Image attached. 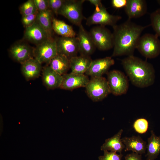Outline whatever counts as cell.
<instances>
[{"mask_svg":"<svg viewBox=\"0 0 160 160\" xmlns=\"http://www.w3.org/2000/svg\"><path fill=\"white\" fill-rule=\"evenodd\" d=\"M49 66L55 71L63 76L70 68L69 59L65 56L57 53L50 61Z\"/></svg>","mask_w":160,"mask_h":160,"instance_id":"obj_22","label":"cell"},{"mask_svg":"<svg viewBox=\"0 0 160 160\" xmlns=\"http://www.w3.org/2000/svg\"><path fill=\"white\" fill-rule=\"evenodd\" d=\"M124 9L128 19L131 20L145 15L147 12V4L144 0H127Z\"/></svg>","mask_w":160,"mask_h":160,"instance_id":"obj_16","label":"cell"},{"mask_svg":"<svg viewBox=\"0 0 160 160\" xmlns=\"http://www.w3.org/2000/svg\"><path fill=\"white\" fill-rule=\"evenodd\" d=\"M149 25H137L128 19L113 27V49L111 57L133 55L141 33Z\"/></svg>","mask_w":160,"mask_h":160,"instance_id":"obj_1","label":"cell"},{"mask_svg":"<svg viewBox=\"0 0 160 160\" xmlns=\"http://www.w3.org/2000/svg\"><path fill=\"white\" fill-rule=\"evenodd\" d=\"M63 79L60 88L66 90H72L81 87H85L89 79L84 74H79L71 72L63 76Z\"/></svg>","mask_w":160,"mask_h":160,"instance_id":"obj_12","label":"cell"},{"mask_svg":"<svg viewBox=\"0 0 160 160\" xmlns=\"http://www.w3.org/2000/svg\"><path fill=\"white\" fill-rule=\"evenodd\" d=\"M114 63V60L111 57L92 60L85 73L91 77L102 76L103 74L108 72L110 67Z\"/></svg>","mask_w":160,"mask_h":160,"instance_id":"obj_11","label":"cell"},{"mask_svg":"<svg viewBox=\"0 0 160 160\" xmlns=\"http://www.w3.org/2000/svg\"><path fill=\"white\" fill-rule=\"evenodd\" d=\"M21 64V71L26 80L34 79L40 75L41 64L34 57L28 59Z\"/></svg>","mask_w":160,"mask_h":160,"instance_id":"obj_18","label":"cell"},{"mask_svg":"<svg viewBox=\"0 0 160 160\" xmlns=\"http://www.w3.org/2000/svg\"><path fill=\"white\" fill-rule=\"evenodd\" d=\"M89 33L96 47L99 49L105 51L113 47V33L105 26L99 25L94 27Z\"/></svg>","mask_w":160,"mask_h":160,"instance_id":"obj_6","label":"cell"},{"mask_svg":"<svg viewBox=\"0 0 160 160\" xmlns=\"http://www.w3.org/2000/svg\"><path fill=\"white\" fill-rule=\"evenodd\" d=\"M121 63L131 83L135 86L143 88L154 83L155 71L151 63L133 55L123 59Z\"/></svg>","mask_w":160,"mask_h":160,"instance_id":"obj_2","label":"cell"},{"mask_svg":"<svg viewBox=\"0 0 160 160\" xmlns=\"http://www.w3.org/2000/svg\"><path fill=\"white\" fill-rule=\"evenodd\" d=\"M53 12L50 9L45 11L39 12L37 21L44 29L49 36L52 38Z\"/></svg>","mask_w":160,"mask_h":160,"instance_id":"obj_25","label":"cell"},{"mask_svg":"<svg viewBox=\"0 0 160 160\" xmlns=\"http://www.w3.org/2000/svg\"><path fill=\"white\" fill-rule=\"evenodd\" d=\"M38 12L45 11L49 9L48 0H34Z\"/></svg>","mask_w":160,"mask_h":160,"instance_id":"obj_32","label":"cell"},{"mask_svg":"<svg viewBox=\"0 0 160 160\" xmlns=\"http://www.w3.org/2000/svg\"><path fill=\"white\" fill-rule=\"evenodd\" d=\"M22 16H26L38 12L34 0H28L22 4L20 7Z\"/></svg>","mask_w":160,"mask_h":160,"instance_id":"obj_26","label":"cell"},{"mask_svg":"<svg viewBox=\"0 0 160 160\" xmlns=\"http://www.w3.org/2000/svg\"><path fill=\"white\" fill-rule=\"evenodd\" d=\"M57 53L55 39L52 38L36 45L34 48L33 57L41 64H49Z\"/></svg>","mask_w":160,"mask_h":160,"instance_id":"obj_9","label":"cell"},{"mask_svg":"<svg viewBox=\"0 0 160 160\" xmlns=\"http://www.w3.org/2000/svg\"><path fill=\"white\" fill-rule=\"evenodd\" d=\"M52 28L55 33L61 37H76V34L72 27L63 21L53 18Z\"/></svg>","mask_w":160,"mask_h":160,"instance_id":"obj_24","label":"cell"},{"mask_svg":"<svg viewBox=\"0 0 160 160\" xmlns=\"http://www.w3.org/2000/svg\"><path fill=\"white\" fill-rule=\"evenodd\" d=\"M125 160H142L141 155L134 152L127 154Z\"/></svg>","mask_w":160,"mask_h":160,"instance_id":"obj_34","label":"cell"},{"mask_svg":"<svg viewBox=\"0 0 160 160\" xmlns=\"http://www.w3.org/2000/svg\"><path fill=\"white\" fill-rule=\"evenodd\" d=\"M107 81L111 93L115 96L126 94L128 89L129 81L127 77L121 71L113 70L107 73Z\"/></svg>","mask_w":160,"mask_h":160,"instance_id":"obj_7","label":"cell"},{"mask_svg":"<svg viewBox=\"0 0 160 160\" xmlns=\"http://www.w3.org/2000/svg\"><path fill=\"white\" fill-rule=\"evenodd\" d=\"M147 140V159L154 160L160 153V136H156L154 132L151 130V135Z\"/></svg>","mask_w":160,"mask_h":160,"instance_id":"obj_23","label":"cell"},{"mask_svg":"<svg viewBox=\"0 0 160 160\" xmlns=\"http://www.w3.org/2000/svg\"><path fill=\"white\" fill-rule=\"evenodd\" d=\"M91 4L95 7V8L99 7L103 5L101 1L100 0H88Z\"/></svg>","mask_w":160,"mask_h":160,"instance_id":"obj_35","label":"cell"},{"mask_svg":"<svg viewBox=\"0 0 160 160\" xmlns=\"http://www.w3.org/2000/svg\"><path fill=\"white\" fill-rule=\"evenodd\" d=\"M49 9L56 15L63 5L65 0H48Z\"/></svg>","mask_w":160,"mask_h":160,"instance_id":"obj_31","label":"cell"},{"mask_svg":"<svg viewBox=\"0 0 160 160\" xmlns=\"http://www.w3.org/2000/svg\"><path fill=\"white\" fill-rule=\"evenodd\" d=\"M157 2L160 5V0H157Z\"/></svg>","mask_w":160,"mask_h":160,"instance_id":"obj_36","label":"cell"},{"mask_svg":"<svg viewBox=\"0 0 160 160\" xmlns=\"http://www.w3.org/2000/svg\"><path fill=\"white\" fill-rule=\"evenodd\" d=\"M55 40L58 53L64 55L69 59L77 56L79 47L77 37H61Z\"/></svg>","mask_w":160,"mask_h":160,"instance_id":"obj_10","label":"cell"},{"mask_svg":"<svg viewBox=\"0 0 160 160\" xmlns=\"http://www.w3.org/2000/svg\"><path fill=\"white\" fill-rule=\"evenodd\" d=\"M85 88L87 95L94 102L102 100L111 93L107 80L102 76L91 77Z\"/></svg>","mask_w":160,"mask_h":160,"instance_id":"obj_4","label":"cell"},{"mask_svg":"<svg viewBox=\"0 0 160 160\" xmlns=\"http://www.w3.org/2000/svg\"><path fill=\"white\" fill-rule=\"evenodd\" d=\"M38 11L33 14L22 16V22L25 28L33 24L37 20Z\"/></svg>","mask_w":160,"mask_h":160,"instance_id":"obj_30","label":"cell"},{"mask_svg":"<svg viewBox=\"0 0 160 160\" xmlns=\"http://www.w3.org/2000/svg\"><path fill=\"white\" fill-rule=\"evenodd\" d=\"M121 140L125 146V151H132L141 155L145 153L146 143L140 136L124 137L121 138Z\"/></svg>","mask_w":160,"mask_h":160,"instance_id":"obj_19","label":"cell"},{"mask_svg":"<svg viewBox=\"0 0 160 160\" xmlns=\"http://www.w3.org/2000/svg\"><path fill=\"white\" fill-rule=\"evenodd\" d=\"M84 0H65L59 10L58 14L69 20L73 24L79 27L81 25L84 18L82 11Z\"/></svg>","mask_w":160,"mask_h":160,"instance_id":"obj_5","label":"cell"},{"mask_svg":"<svg viewBox=\"0 0 160 160\" xmlns=\"http://www.w3.org/2000/svg\"><path fill=\"white\" fill-rule=\"evenodd\" d=\"M136 49L146 58H155L160 54V40L156 34H145L140 36Z\"/></svg>","mask_w":160,"mask_h":160,"instance_id":"obj_3","label":"cell"},{"mask_svg":"<svg viewBox=\"0 0 160 160\" xmlns=\"http://www.w3.org/2000/svg\"><path fill=\"white\" fill-rule=\"evenodd\" d=\"M71 72L79 74H84L89 68L92 60L89 56L80 55L69 59Z\"/></svg>","mask_w":160,"mask_h":160,"instance_id":"obj_20","label":"cell"},{"mask_svg":"<svg viewBox=\"0 0 160 160\" xmlns=\"http://www.w3.org/2000/svg\"><path fill=\"white\" fill-rule=\"evenodd\" d=\"M148 121L146 119L143 118L137 119L133 124L135 130L141 134L145 133L148 130Z\"/></svg>","mask_w":160,"mask_h":160,"instance_id":"obj_28","label":"cell"},{"mask_svg":"<svg viewBox=\"0 0 160 160\" xmlns=\"http://www.w3.org/2000/svg\"><path fill=\"white\" fill-rule=\"evenodd\" d=\"M123 130L121 129L113 137L105 140V143L101 146L100 149L103 151H110L118 152L120 153L125 148L121 137Z\"/></svg>","mask_w":160,"mask_h":160,"instance_id":"obj_21","label":"cell"},{"mask_svg":"<svg viewBox=\"0 0 160 160\" xmlns=\"http://www.w3.org/2000/svg\"><path fill=\"white\" fill-rule=\"evenodd\" d=\"M63 79V76L54 70L49 65L46 66L43 70L42 82L48 89L60 88Z\"/></svg>","mask_w":160,"mask_h":160,"instance_id":"obj_17","label":"cell"},{"mask_svg":"<svg viewBox=\"0 0 160 160\" xmlns=\"http://www.w3.org/2000/svg\"><path fill=\"white\" fill-rule=\"evenodd\" d=\"M77 38L80 55L89 56L94 52L96 47L89 33L87 32L81 24L79 26Z\"/></svg>","mask_w":160,"mask_h":160,"instance_id":"obj_15","label":"cell"},{"mask_svg":"<svg viewBox=\"0 0 160 160\" xmlns=\"http://www.w3.org/2000/svg\"><path fill=\"white\" fill-rule=\"evenodd\" d=\"M151 25L156 34L160 37V9H158L150 15Z\"/></svg>","mask_w":160,"mask_h":160,"instance_id":"obj_27","label":"cell"},{"mask_svg":"<svg viewBox=\"0 0 160 160\" xmlns=\"http://www.w3.org/2000/svg\"><path fill=\"white\" fill-rule=\"evenodd\" d=\"M34 48L27 44L22 42L14 44L9 50L12 58L21 64L33 57Z\"/></svg>","mask_w":160,"mask_h":160,"instance_id":"obj_13","label":"cell"},{"mask_svg":"<svg viewBox=\"0 0 160 160\" xmlns=\"http://www.w3.org/2000/svg\"><path fill=\"white\" fill-rule=\"evenodd\" d=\"M146 160H148L146 159Z\"/></svg>","mask_w":160,"mask_h":160,"instance_id":"obj_37","label":"cell"},{"mask_svg":"<svg viewBox=\"0 0 160 160\" xmlns=\"http://www.w3.org/2000/svg\"><path fill=\"white\" fill-rule=\"evenodd\" d=\"M121 18L120 16L110 14L102 5L95 8L94 13L87 19L86 24L88 25L97 24L104 26L110 25L113 27Z\"/></svg>","mask_w":160,"mask_h":160,"instance_id":"obj_8","label":"cell"},{"mask_svg":"<svg viewBox=\"0 0 160 160\" xmlns=\"http://www.w3.org/2000/svg\"><path fill=\"white\" fill-rule=\"evenodd\" d=\"M127 0H112L111 4L112 7L116 9L124 8L126 6Z\"/></svg>","mask_w":160,"mask_h":160,"instance_id":"obj_33","label":"cell"},{"mask_svg":"<svg viewBox=\"0 0 160 160\" xmlns=\"http://www.w3.org/2000/svg\"><path fill=\"white\" fill-rule=\"evenodd\" d=\"M24 37L27 41L36 45L52 38L49 36L37 20L31 26L25 28Z\"/></svg>","mask_w":160,"mask_h":160,"instance_id":"obj_14","label":"cell"},{"mask_svg":"<svg viewBox=\"0 0 160 160\" xmlns=\"http://www.w3.org/2000/svg\"><path fill=\"white\" fill-rule=\"evenodd\" d=\"M104 155L98 157V160H121L123 155L118 154L116 152L104 151Z\"/></svg>","mask_w":160,"mask_h":160,"instance_id":"obj_29","label":"cell"}]
</instances>
